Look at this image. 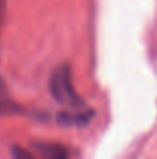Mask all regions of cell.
<instances>
[{
	"instance_id": "obj_3",
	"label": "cell",
	"mask_w": 157,
	"mask_h": 159,
	"mask_svg": "<svg viewBox=\"0 0 157 159\" xmlns=\"http://www.w3.org/2000/svg\"><path fill=\"white\" fill-rule=\"evenodd\" d=\"M11 155H12V159H37L29 150H26L20 145H14L11 150Z\"/></svg>"
},
{
	"instance_id": "obj_5",
	"label": "cell",
	"mask_w": 157,
	"mask_h": 159,
	"mask_svg": "<svg viewBox=\"0 0 157 159\" xmlns=\"http://www.w3.org/2000/svg\"><path fill=\"white\" fill-rule=\"evenodd\" d=\"M3 93H5V85H3V82L0 79V94H3Z\"/></svg>"
},
{
	"instance_id": "obj_2",
	"label": "cell",
	"mask_w": 157,
	"mask_h": 159,
	"mask_svg": "<svg viewBox=\"0 0 157 159\" xmlns=\"http://www.w3.org/2000/svg\"><path fill=\"white\" fill-rule=\"evenodd\" d=\"M36 150L43 159H69V152L55 142H37Z\"/></svg>"
},
{
	"instance_id": "obj_1",
	"label": "cell",
	"mask_w": 157,
	"mask_h": 159,
	"mask_svg": "<svg viewBox=\"0 0 157 159\" xmlns=\"http://www.w3.org/2000/svg\"><path fill=\"white\" fill-rule=\"evenodd\" d=\"M50 91L59 104L66 105L71 110H77V108L85 110L82 99L77 96L74 90L72 76L68 65H62L52 73L51 80H50Z\"/></svg>"
},
{
	"instance_id": "obj_4",
	"label": "cell",
	"mask_w": 157,
	"mask_h": 159,
	"mask_svg": "<svg viewBox=\"0 0 157 159\" xmlns=\"http://www.w3.org/2000/svg\"><path fill=\"white\" fill-rule=\"evenodd\" d=\"M5 0H0V28H2V23H3V17H5Z\"/></svg>"
}]
</instances>
